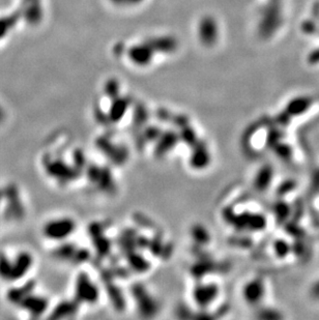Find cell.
I'll use <instances>...</instances> for the list:
<instances>
[{"label": "cell", "mask_w": 319, "mask_h": 320, "mask_svg": "<svg viewBox=\"0 0 319 320\" xmlns=\"http://www.w3.org/2000/svg\"><path fill=\"white\" fill-rule=\"evenodd\" d=\"M75 223L71 219H56L49 222L44 228L45 235L51 240H64L73 233Z\"/></svg>", "instance_id": "1"}, {"label": "cell", "mask_w": 319, "mask_h": 320, "mask_svg": "<svg viewBox=\"0 0 319 320\" xmlns=\"http://www.w3.org/2000/svg\"><path fill=\"white\" fill-rule=\"evenodd\" d=\"M263 291V284L260 281H251L246 285L244 294L247 301L251 303H256L262 298Z\"/></svg>", "instance_id": "2"}, {"label": "cell", "mask_w": 319, "mask_h": 320, "mask_svg": "<svg viewBox=\"0 0 319 320\" xmlns=\"http://www.w3.org/2000/svg\"><path fill=\"white\" fill-rule=\"evenodd\" d=\"M217 36L215 24L212 19H204L200 25V37L205 44H213Z\"/></svg>", "instance_id": "3"}, {"label": "cell", "mask_w": 319, "mask_h": 320, "mask_svg": "<svg viewBox=\"0 0 319 320\" xmlns=\"http://www.w3.org/2000/svg\"><path fill=\"white\" fill-rule=\"evenodd\" d=\"M153 50L150 45L146 46H137L131 50V58L135 61L137 65H146L151 58V52Z\"/></svg>", "instance_id": "4"}, {"label": "cell", "mask_w": 319, "mask_h": 320, "mask_svg": "<svg viewBox=\"0 0 319 320\" xmlns=\"http://www.w3.org/2000/svg\"><path fill=\"white\" fill-rule=\"evenodd\" d=\"M309 105V100H295L292 101L289 107H288V110L290 111V114L295 115V114H301V112H303Z\"/></svg>", "instance_id": "5"}, {"label": "cell", "mask_w": 319, "mask_h": 320, "mask_svg": "<svg viewBox=\"0 0 319 320\" xmlns=\"http://www.w3.org/2000/svg\"><path fill=\"white\" fill-rule=\"evenodd\" d=\"M312 294L316 297V298H319V281H317L315 283V285L313 286L312 288Z\"/></svg>", "instance_id": "6"}]
</instances>
